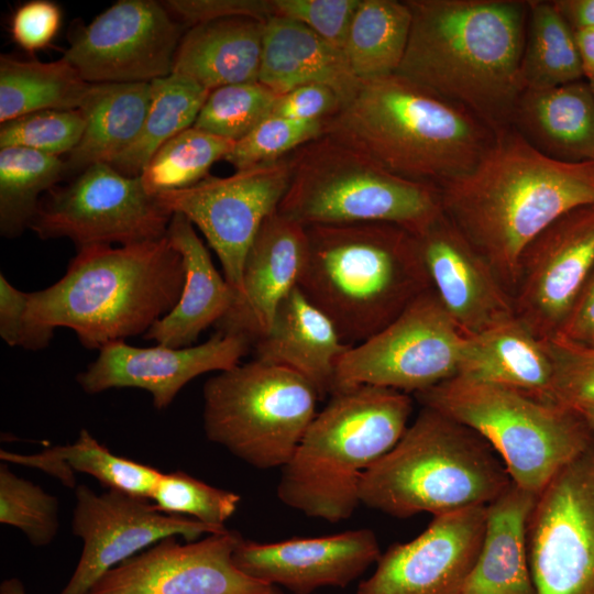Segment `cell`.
<instances>
[{
    "label": "cell",
    "instance_id": "37",
    "mask_svg": "<svg viewBox=\"0 0 594 594\" xmlns=\"http://www.w3.org/2000/svg\"><path fill=\"white\" fill-rule=\"evenodd\" d=\"M66 177L65 161L23 147L0 148V234L20 237L42 197Z\"/></svg>",
    "mask_w": 594,
    "mask_h": 594
},
{
    "label": "cell",
    "instance_id": "30",
    "mask_svg": "<svg viewBox=\"0 0 594 594\" xmlns=\"http://www.w3.org/2000/svg\"><path fill=\"white\" fill-rule=\"evenodd\" d=\"M553 373L546 341L515 316L481 333L468 336L458 376L554 402Z\"/></svg>",
    "mask_w": 594,
    "mask_h": 594
},
{
    "label": "cell",
    "instance_id": "32",
    "mask_svg": "<svg viewBox=\"0 0 594 594\" xmlns=\"http://www.w3.org/2000/svg\"><path fill=\"white\" fill-rule=\"evenodd\" d=\"M6 463L40 469L58 479L64 485H75L74 471L94 476L109 490L151 499L162 472L123 457L113 454L100 444L86 429H81L76 442L55 446L40 453L25 455L0 451Z\"/></svg>",
    "mask_w": 594,
    "mask_h": 594
},
{
    "label": "cell",
    "instance_id": "5",
    "mask_svg": "<svg viewBox=\"0 0 594 594\" xmlns=\"http://www.w3.org/2000/svg\"><path fill=\"white\" fill-rule=\"evenodd\" d=\"M299 289L354 346L431 289L416 237L385 222L307 226Z\"/></svg>",
    "mask_w": 594,
    "mask_h": 594
},
{
    "label": "cell",
    "instance_id": "39",
    "mask_svg": "<svg viewBox=\"0 0 594 594\" xmlns=\"http://www.w3.org/2000/svg\"><path fill=\"white\" fill-rule=\"evenodd\" d=\"M277 96L260 81L217 88L209 92L194 127L237 142L271 116Z\"/></svg>",
    "mask_w": 594,
    "mask_h": 594
},
{
    "label": "cell",
    "instance_id": "50",
    "mask_svg": "<svg viewBox=\"0 0 594 594\" xmlns=\"http://www.w3.org/2000/svg\"><path fill=\"white\" fill-rule=\"evenodd\" d=\"M554 336L574 343L594 345V268Z\"/></svg>",
    "mask_w": 594,
    "mask_h": 594
},
{
    "label": "cell",
    "instance_id": "54",
    "mask_svg": "<svg viewBox=\"0 0 594 594\" xmlns=\"http://www.w3.org/2000/svg\"><path fill=\"white\" fill-rule=\"evenodd\" d=\"M594 433V404L583 406L575 410Z\"/></svg>",
    "mask_w": 594,
    "mask_h": 594
},
{
    "label": "cell",
    "instance_id": "16",
    "mask_svg": "<svg viewBox=\"0 0 594 594\" xmlns=\"http://www.w3.org/2000/svg\"><path fill=\"white\" fill-rule=\"evenodd\" d=\"M75 497L72 530L81 539L82 550L61 594H87L109 570L165 538L182 536L194 541L227 530L163 513L148 499L116 490L99 495L78 485Z\"/></svg>",
    "mask_w": 594,
    "mask_h": 594
},
{
    "label": "cell",
    "instance_id": "53",
    "mask_svg": "<svg viewBox=\"0 0 594 594\" xmlns=\"http://www.w3.org/2000/svg\"><path fill=\"white\" fill-rule=\"evenodd\" d=\"M0 594H28V593L21 580L16 578H10L1 582Z\"/></svg>",
    "mask_w": 594,
    "mask_h": 594
},
{
    "label": "cell",
    "instance_id": "21",
    "mask_svg": "<svg viewBox=\"0 0 594 594\" xmlns=\"http://www.w3.org/2000/svg\"><path fill=\"white\" fill-rule=\"evenodd\" d=\"M376 535L367 528L317 538L255 542L241 537L235 565L258 581L310 594L322 587H344L381 557Z\"/></svg>",
    "mask_w": 594,
    "mask_h": 594
},
{
    "label": "cell",
    "instance_id": "20",
    "mask_svg": "<svg viewBox=\"0 0 594 594\" xmlns=\"http://www.w3.org/2000/svg\"><path fill=\"white\" fill-rule=\"evenodd\" d=\"M251 345L240 334L221 331L186 348H139L124 340L114 341L99 350L97 359L77 375V383L91 395L111 388H141L151 394L153 406L163 410L191 380L240 364Z\"/></svg>",
    "mask_w": 594,
    "mask_h": 594
},
{
    "label": "cell",
    "instance_id": "9",
    "mask_svg": "<svg viewBox=\"0 0 594 594\" xmlns=\"http://www.w3.org/2000/svg\"><path fill=\"white\" fill-rule=\"evenodd\" d=\"M288 160L290 182L277 211L304 227L385 222L417 234L443 213L437 186L397 176L330 136Z\"/></svg>",
    "mask_w": 594,
    "mask_h": 594
},
{
    "label": "cell",
    "instance_id": "2",
    "mask_svg": "<svg viewBox=\"0 0 594 594\" xmlns=\"http://www.w3.org/2000/svg\"><path fill=\"white\" fill-rule=\"evenodd\" d=\"M411 25L397 76L498 132L522 94L528 1L406 0Z\"/></svg>",
    "mask_w": 594,
    "mask_h": 594
},
{
    "label": "cell",
    "instance_id": "40",
    "mask_svg": "<svg viewBox=\"0 0 594 594\" xmlns=\"http://www.w3.org/2000/svg\"><path fill=\"white\" fill-rule=\"evenodd\" d=\"M58 501L0 465V521L20 529L35 547L48 546L59 528Z\"/></svg>",
    "mask_w": 594,
    "mask_h": 594
},
{
    "label": "cell",
    "instance_id": "47",
    "mask_svg": "<svg viewBox=\"0 0 594 594\" xmlns=\"http://www.w3.org/2000/svg\"><path fill=\"white\" fill-rule=\"evenodd\" d=\"M169 13L187 29L199 23L250 18L267 21L275 15L273 0H166Z\"/></svg>",
    "mask_w": 594,
    "mask_h": 594
},
{
    "label": "cell",
    "instance_id": "51",
    "mask_svg": "<svg viewBox=\"0 0 594 594\" xmlns=\"http://www.w3.org/2000/svg\"><path fill=\"white\" fill-rule=\"evenodd\" d=\"M573 31L594 28V0L552 1Z\"/></svg>",
    "mask_w": 594,
    "mask_h": 594
},
{
    "label": "cell",
    "instance_id": "48",
    "mask_svg": "<svg viewBox=\"0 0 594 594\" xmlns=\"http://www.w3.org/2000/svg\"><path fill=\"white\" fill-rule=\"evenodd\" d=\"M62 25L61 7L51 0H31L13 12L10 33L13 42L26 52L45 48Z\"/></svg>",
    "mask_w": 594,
    "mask_h": 594
},
{
    "label": "cell",
    "instance_id": "11",
    "mask_svg": "<svg viewBox=\"0 0 594 594\" xmlns=\"http://www.w3.org/2000/svg\"><path fill=\"white\" fill-rule=\"evenodd\" d=\"M466 340L431 288L338 360L333 392L359 385L424 392L459 375Z\"/></svg>",
    "mask_w": 594,
    "mask_h": 594
},
{
    "label": "cell",
    "instance_id": "49",
    "mask_svg": "<svg viewBox=\"0 0 594 594\" xmlns=\"http://www.w3.org/2000/svg\"><path fill=\"white\" fill-rule=\"evenodd\" d=\"M341 109V100L333 89L321 84H307L277 96L271 116L323 122Z\"/></svg>",
    "mask_w": 594,
    "mask_h": 594
},
{
    "label": "cell",
    "instance_id": "10",
    "mask_svg": "<svg viewBox=\"0 0 594 594\" xmlns=\"http://www.w3.org/2000/svg\"><path fill=\"white\" fill-rule=\"evenodd\" d=\"M318 399L298 373L254 359L205 383V433L253 468L282 469L317 415Z\"/></svg>",
    "mask_w": 594,
    "mask_h": 594
},
{
    "label": "cell",
    "instance_id": "1",
    "mask_svg": "<svg viewBox=\"0 0 594 594\" xmlns=\"http://www.w3.org/2000/svg\"><path fill=\"white\" fill-rule=\"evenodd\" d=\"M439 189L444 215L513 297L530 242L566 212L594 205V161L549 157L509 127L469 173Z\"/></svg>",
    "mask_w": 594,
    "mask_h": 594
},
{
    "label": "cell",
    "instance_id": "44",
    "mask_svg": "<svg viewBox=\"0 0 594 594\" xmlns=\"http://www.w3.org/2000/svg\"><path fill=\"white\" fill-rule=\"evenodd\" d=\"M553 362V400L576 410L594 404V345L553 336L546 339Z\"/></svg>",
    "mask_w": 594,
    "mask_h": 594
},
{
    "label": "cell",
    "instance_id": "7",
    "mask_svg": "<svg viewBox=\"0 0 594 594\" xmlns=\"http://www.w3.org/2000/svg\"><path fill=\"white\" fill-rule=\"evenodd\" d=\"M473 429L422 407L398 442L362 476L360 503L396 518L487 506L510 484Z\"/></svg>",
    "mask_w": 594,
    "mask_h": 594
},
{
    "label": "cell",
    "instance_id": "19",
    "mask_svg": "<svg viewBox=\"0 0 594 594\" xmlns=\"http://www.w3.org/2000/svg\"><path fill=\"white\" fill-rule=\"evenodd\" d=\"M486 506L433 516L415 539L392 544L356 594H463L479 554Z\"/></svg>",
    "mask_w": 594,
    "mask_h": 594
},
{
    "label": "cell",
    "instance_id": "52",
    "mask_svg": "<svg viewBox=\"0 0 594 594\" xmlns=\"http://www.w3.org/2000/svg\"><path fill=\"white\" fill-rule=\"evenodd\" d=\"M584 77L594 82V28L574 31Z\"/></svg>",
    "mask_w": 594,
    "mask_h": 594
},
{
    "label": "cell",
    "instance_id": "38",
    "mask_svg": "<svg viewBox=\"0 0 594 594\" xmlns=\"http://www.w3.org/2000/svg\"><path fill=\"white\" fill-rule=\"evenodd\" d=\"M234 143L193 125L156 151L140 175L142 184L152 196L193 186L224 161Z\"/></svg>",
    "mask_w": 594,
    "mask_h": 594
},
{
    "label": "cell",
    "instance_id": "15",
    "mask_svg": "<svg viewBox=\"0 0 594 594\" xmlns=\"http://www.w3.org/2000/svg\"><path fill=\"white\" fill-rule=\"evenodd\" d=\"M186 30L163 2L120 0L73 31L63 58L90 84L151 82L172 74Z\"/></svg>",
    "mask_w": 594,
    "mask_h": 594
},
{
    "label": "cell",
    "instance_id": "25",
    "mask_svg": "<svg viewBox=\"0 0 594 594\" xmlns=\"http://www.w3.org/2000/svg\"><path fill=\"white\" fill-rule=\"evenodd\" d=\"M253 345L256 360L298 373L320 399L332 394L337 362L351 348L298 286L283 299L268 331Z\"/></svg>",
    "mask_w": 594,
    "mask_h": 594
},
{
    "label": "cell",
    "instance_id": "8",
    "mask_svg": "<svg viewBox=\"0 0 594 594\" xmlns=\"http://www.w3.org/2000/svg\"><path fill=\"white\" fill-rule=\"evenodd\" d=\"M415 397L476 431L512 482L535 495L594 442L574 410L509 387L455 376Z\"/></svg>",
    "mask_w": 594,
    "mask_h": 594
},
{
    "label": "cell",
    "instance_id": "55",
    "mask_svg": "<svg viewBox=\"0 0 594 594\" xmlns=\"http://www.w3.org/2000/svg\"><path fill=\"white\" fill-rule=\"evenodd\" d=\"M590 85H591V88H592V92L594 95V82H590Z\"/></svg>",
    "mask_w": 594,
    "mask_h": 594
},
{
    "label": "cell",
    "instance_id": "14",
    "mask_svg": "<svg viewBox=\"0 0 594 594\" xmlns=\"http://www.w3.org/2000/svg\"><path fill=\"white\" fill-rule=\"evenodd\" d=\"M290 175L286 156L226 177L209 175L193 186L154 197L202 233L219 258L224 278L238 294L248 252L264 221L277 211Z\"/></svg>",
    "mask_w": 594,
    "mask_h": 594
},
{
    "label": "cell",
    "instance_id": "3",
    "mask_svg": "<svg viewBox=\"0 0 594 594\" xmlns=\"http://www.w3.org/2000/svg\"><path fill=\"white\" fill-rule=\"evenodd\" d=\"M185 279L168 238L79 249L53 285L30 293L28 320L68 328L88 350L146 333L177 304Z\"/></svg>",
    "mask_w": 594,
    "mask_h": 594
},
{
    "label": "cell",
    "instance_id": "18",
    "mask_svg": "<svg viewBox=\"0 0 594 594\" xmlns=\"http://www.w3.org/2000/svg\"><path fill=\"white\" fill-rule=\"evenodd\" d=\"M594 268V205L561 216L520 258L516 317L539 339L553 337Z\"/></svg>",
    "mask_w": 594,
    "mask_h": 594
},
{
    "label": "cell",
    "instance_id": "6",
    "mask_svg": "<svg viewBox=\"0 0 594 594\" xmlns=\"http://www.w3.org/2000/svg\"><path fill=\"white\" fill-rule=\"evenodd\" d=\"M289 461L277 496L286 506L329 522L349 519L363 474L402 438L413 411L409 394L359 385L333 392Z\"/></svg>",
    "mask_w": 594,
    "mask_h": 594
},
{
    "label": "cell",
    "instance_id": "31",
    "mask_svg": "<svg viewBox=\"0 0 594 594\" xmlns=\"http://www.w3.org/2000/svg\"><path fill=\"white\" fill-rule=\"evenodd\" d=\"M151 101V82L91 84L79 110L85 129L66 155V176L95 164H109L138 138Z\"/></svg>",
    "mask_w": 594,
    "mask_h": 594
},
{
    "label": "cell",
    "instance_id": "27",
    "mask_svg": "<svg viewBox=\"0 0 594 594\" xmlns=\"http://www.w3.org/2000/svg\"><path fill=\"white\" fill-rule=\"evenodd\" d=\"M510 127L542 154L558 161H594V95L590 82L525 89Z\"/></svg>",
    "mask_w": 594,
    "mask_h": 594
},
{
    "label": "cell",
    "instance_id": "46",
    "mask_svg": "<svg viewBox=\"0 0 594 594\" xmlns=\"http://www.w3.org/2000/svg\"><path fill=\"white\" fill-rule=\"evenodd\" d=\"M29 297L0 274V336L10 346L38 351L48 346L54 329L30 323Z\"/></svg>",
    "mask_w": 594,
    "mask_h": 594
},
{
    "label": "cell",
    "instance_id": "26",
    "mask_svg": "<svg viewBox=\"0 0 594 594\" xmlns=\"http://www.w3.org/2000/svg\"><path fill=\"white\" fill-rule=\"evenodd\" d=\"M166 237L183 257L184 285L176 306L144 338L170 348L191 346L208 327L223 318L235 294L185 216L173 213Z\"/></svg>",
    "mask_w": 594,
    "mask_h": 594
},
{
    "label": "cell",
    "instance_id": "22",
    "mask_svg": "<svg viewBox=\"0 0 594 594\" xmlns=\"http://www.w3.org/2000/svg\"><path fill=\"white\" fill-rule=\"evenodd\" d=\"M414 235L432 290L466 336L516 316L509 292L444 212Z\"/></svg>",
    "mask_w": 594,
    "mask_h": 594
},
{
    "label": "cell",
    "instance_id": "12",
    "mask_svg": "<svg viewBox=\"0 0 594 594\" xmlns=\"http://www.w3.org/2000/svg\"><path fill=\"white\" fill-rule=\"evenodd\" d=\"M173 213L139 177L95 164L46 193L29 229L40 239H69L77 249L127 245L164 238Z\"/></svg>",
    "mask_w": 594,
    "mask_h": 594
},
{
    "label": "cell",
    "instance_id": "17",
    "mask_svg": "<svg viewBox=\"0 0 594 594\" xmlns=\"http://www.w3.org/2000/svg\"><path fill=\"white\" fill-rule=\"evenodd\" d=\"M240 539L228 529L186 543L165 538L109 570L87 594H283L235 565Z\"/></svg>",
    "mask_w": 594,
    "mask_h": 594
},
{
    "label": "cell",
    "instance_id": "36",
    "mask_svg": "<svg viewBox=\"0 0 594 594\" xmlns=\"http://www.w3.org/2000/svg\"><path fill=\"white\" fill-rule=\"evenodd\" d=\"M520 77L524 89L550 88L584 77L574 31L552 1H528Z\"/></svg>",
    "mask_w": 594,
    "mask_h": 594
},
{
    "label": "cell",
    "instance_id": "33",
    "mask_svg": "<svg viewBox=\"0 0 594 594\" xmlns=\"http://www.w3.org/2000/svg\"><path fill=\"white\" fill-rule=\"evenodd\" d=\"M91 84L63 57L55 62L0 57V122L43 110L79 109Z\"/></svg>",
    "mask_w": 594,
    "mask_h": 594
},
{
    "label": "cell",
    "instance_id": "41",
    "mask_svg": "<svg viewBox=\"0 0 594 594\" xmlns=\"http://www.w3.org/2000/svg\"><path fill=\"white\" fill-rule=\"evenodd\" d=\"M151 499L163 513L189 517L218 529L235 513L240 496L183 471L162 473Z\"/></svg>",
    "mask_w": 594,
    "mask_h": 594
},
{
    "label": "cell",
    "instance_id": "43",
    "mask_svg": "<svg viewBox=\"0 0 594 594\" xmlns=\"http://www.w3.org/2000/svg\"><path fill=\"white\" fill-rule=\"evenodd\" d=\"M323 134L322 121L268 117L237 141L224 161L237 170L278 161Z\"/></svg>",
    "mask_w": 594,
    "mask_h": 594
},
{
    "label": "cell",
    "instance_id": "45",
    "mask_svg": "<svg viewBox=\"0 0 594 594\" xmlns=\"http://www.w3.org/2000/svg\"><path fill=\"white\" fill-rule=\"evenodd\" d=\"M361 0H273L275 15L295 20L343 48Z\"/></svg>",
    "mask_w": 594,
    "mask_h": 594
},
{
    "label": "cell",
    "instance_id": "34",
    "mask_svg": "<svg viewBox=\"0 0 594 594\" xmlns=\"http://www.w3.org/2000/svg\"><path fill=\"white\" fill-rule=\"evenodd\" d=\"M411 25L406 1L361 0L343 51L362 84L396 74L404 58Z\"/></svg>",
    "mask_w": 594,
    "mask_h": 594
},
{
    "label": "cell",
    "instance_id": "29",
    "mask_svg": "<svg viewBox=\"0 0 594 594\" xmlns=\"http://www.w3.org/2000/svg\"><path fill=\"white\" fill-rule=\"evenodd\" d=\"M535 499L512 483L486 506L481 548L463 594H536L527 539Z\"/></svg>",
    "mask_w": 594,
    "mask_h": 594
},
{
    "label": "cell",
    "instance_id": "4",
    "mask_svg": "<svg viewBox=\"0 0 594 594\" xmlns=\"http://www.w3.org/2000/svg\"><path fill=\"white\" fill-rule=\"evenodd\" d=\"M495 133L466 109L397 75L364 82L323 121V135L397 176L438 188L469 173Z\"/></svg>",
    "mask_w": 594,
    "mask_h": 594
},
{
    "label": "cell",
    "instance_id": "35",
    "mask_svg": "<svg viewBox=\"0 0 594 594\" xmlns=\"http://www.w3.org/2000/svg\"><path fill=\"white\" fill-rule=\"evenodd\" d=\"M209 95L194 81L170 74L151 81V101L142 129L111 166L129 177H139L156 151L193 127Z\"/></svg>",
    "mask_w": 594,
    "mask_h": 594
},
{
    "label": "cell",
    "instance_id": "24",
    "mask_svg": "<svg viewBox=\"0 0 594 594\" xmlns=\"http://www.w3.org/2000/svg\"><path fill=\"white\" fill-rule=\"evenodd\" d=\"M258 81L278 96L301 85H326L336 91L342 108L363 85L343 48L282 15L265 21Z\"/></svg>",
    "mask_w": 594,
    "mask_h": 594
},
{
    "label": "cell",
    "instance_id": "42",
    "mask_svg": "<svg viewBox=\"0 0 594 594\" xmlns=\"http://www.w3.org/2000/svg\"><path fill=\"white\" fill-rule=\"evenodd\" d=\"M84 129L79 109L31 112L1 123L0 148L23 147L61 157L76 147Z\"/></svg>",
    "mask_w": 594,
    "mask_h": 594
},
{
    "label": "cell",
    "instance_id": "13",
    "mask_svg": "<svg viewBox=\"0 0 594 594\" xmlns=\"http://www.w3.org/2000/svg\"><path fill=\"white\" fill-rule=\"evenodd\" d=\"M527 539L536 594H594V442L536 495Z\"/></svg>",
    "mask_w": 594,
    "mask_h": 594
},
{
    "label": "cell",
    "instance_id": "28",
    "mask_svg": "<svg viewBox=\"0 0 594 594\" xmlns=\"http://www.w3.org/2000/svg\"><path fill=\"white\" fill-rule=\"evenodd\" d=\"M265 22L230 18L188 28L176 50L172 74L207 91L258 81Z\"/></svg>",
    "mask_w": 594,
    "mask_h": 594
},
{
    "label": "cell",
    "instance_id": "23",
    "mask_svg": "<svg viewBox=\"0 0 594 594\" xmlns=\"http://www.w3.org/2000/svg\"><path fill=\"white\" fill-rule=\"evenodd\" d=\"M306 228L272 213L245 257L241 289L217 331L240 334L253 345L270 329L283 299L296 287L306 262Z\"/></svg>",
    "mask_w": 594,
    "mask_h": 594
}]
</instances>
